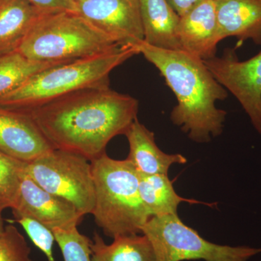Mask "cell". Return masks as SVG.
<instances>
[{
	"mask_svg": "<svg viewBox=\"0 0 261 261\" xmlns=\"http://www.w3.org/2000/svg\"><path fill=\"white\" fill-rule=\"evenodd\" d=\"M138 111L137 99L105 86L72 92L28 113L53 148L92 161L113 138L125 135Z\"/></svg>",
	"mask_w": 261,
	"mask_h": 261,
	"instance_id": "cell-1",
	"label": "cell"
},
{
	"mask_svg": "<svg viewBox=\"0 0 261 261\" xmlns=\"http://www.w3.org/2000/svg\"><path fill=\"white\" fill-rule=\"evenodd\" d=\"M134 45L159 70L176 96L177 105L171 113L173 124L198 143L221 135L226 112L216 107V102L226 99L228 92L204 61L185 51L160 49L144 40Z\"/></svg>",
	"mask_w": 261,
	"mask_h": 261,
	"instance_id": "cell-2",
	"label": "cell"
},
{
	"mask_svg": "<svg viewBox=\"0 0 261 261\" xmlns=\"http://www.w3.org/2000/svg\"><path fill=\"white\" fill-rule=\"evenodd\" d=\"M138 54L135 45L125 44L97 56L54 65L0 97V108L28 113L81 89L110 86L111 72Z\"/></svg>",
	"mask_w": 261,
	"mask_h": 261,
	"instance_id": "cell-3",
	"label": "cell"
},
{
	"mask_svg": "<svg viewBox=\"0 0 261 261\" xmlns=\"http://www.w3.org/2000/svg\"><path fill=\"white\" fill-rule=\"evenodd\" d=\"M95 187L94 221L113 239L142 233L150 216L141 199L140 174L127 160L111 159L105 152L90 161Z\"/></svg>",
	"mask_w": 261,
	"mask_h": 261,
	"instance_id": "cell-4",
	"label": "cell"
},
{
	"mask_svg": "<svg viewBox=\"0 0 261 261\" xmlns=\"http://www.w3.org/2000/svg\"><path fill=\"white\" fill-rule=\"evenodd\" d=\"M73 11L49 12L37 20L18 51L33 61H73L119 47Z\"/></svg>",
	"mask_w": 261,
	"mask_h": 261,
	"instance_id": "cell-5",
	"label": "cell"
},
{
	"mask_svg": "<svg viewBox=\"0 0 261 261\" xmlns=\"http://www.w3.org/2000/svg\"><path fill=\"white\" fill-rule=\"evenodd\" d=\"M142 232L152 243L157 261H247L261 248L211 243L182 222L178 214L152 216Z\"/></svg>",
	"mask_w": 261,
	"mask_h": 261,
	"instance_id": "cell-6",
	"label": "cell"
},
{
	"mask_svg": "<svg viewBox=\"0 0 261 261\" xmlns=\"http://www.w3.org/2000/svg\"><path fill=\"white\" fill-rule=\"evenodd\" d=\"M24 171L46 191L71 203L82 216L93 214L95 187L92 166L84 156L54 149L25 163Z\"/></svg>",
	"mask_w": 261,
	"mask_h": 261,
	"instance_id": "cell-7",
	"label": "cell"
},
{
	"mask_svg": "<svg viewBox=\"0 0 261 261\" xmlns=\"http://www.w3.org/2000/svg\"><path fill=\"white\" fill-rule=\"evenodd\" d=\"M215 79L233 94L261 135V51L247 61L238 59L233 49L204 61Z\"/></svg>",
	"mask_w": 261,
	"mask_h": 261,
	"instance_id": "cell-8",
	"label": "cell"
},
{
	"mask_svg": "<svg viewBox=\"0 0 261 261\" xmlns=\"http://www.w3.org/2000/svg\"><path fill=\"white\" fill-rule=\"evenodd\" d=\"M75 13L119 45L144 40L140 0H84Z\"/></svg>",
	"mask_w": 261,
	"mask_h": 261,
	"instance_id": "cell-9",
	"label": "cell"
},
{
	"mask_svg": "<svg viewBox=\"0 0 261 261\" xmlns=\"http://www.w3.org/2000/svg\"><path fill=\"white\" fill-rule=\"evenodd\" d=\"M12 211L30 216L51 230L77 226L84 217L69 202L38 185L25 171L18 200Z\"/></svg>",
	"mask_w": 261,
	"mask_h": 261,
	"instance_id": "cell-10",
	"label": "cell"
},
{
	"mask_svg": "<svg viewBox=\"0 0 261 261\" xmlns=\"http://www.w3.org/2000/svg\"><path fill=\"white\" fill-rule=\"evenodd\" d=\"M54 149L29 113L0 108V151L24 163Z\"/></svg>",
	"mask_w": 261,
	"mask_h": 261,
	"instance_id": "cell-11",
	"label": "cell"
},
{
	"mask_svg": "<svg viewBox=\"0 0 261 261\" xmlns=\"http://www.w3.org/2000/svg\"><path fill=\"white\" fill-rule=\"evenodd\" d=\"M177 37L182 50L203 61L215 58L220 42L215 0H202L181 15Z\"/></svg>",
	"mask_w": 261,
	"mask_h": 261,
	"instance_id": "cell-12",
	"label": "cell"
},
{
	"mask_svg": "<svg viewBox=\"0 0 261 261\" xmlns=\"http://www.w3.org/2000/svg\"><path fill=\"white\" fill-rule=\"evenodd\" d=\"M129 153L127 161L142 176L168 175L173 164H186L187 160L181 154H167L158 147L153 132L135 120L125 133Z\"/></svg>",
	"mask_w": 261,
	"mask_h": 261,
	"instance_id": "cell-13",
	"label": "cell"
},
{
	"mask_svg": "<svg viewBox=\"0 0 261 261\" xmlns=\"http://www.w3.org/2000/svg\"><path fill=\"white\" fill-rule=\"evenodd\" d=\"M220 42L235 37L261 46V0H215Z\"/></svg>",
	"mask_w": 261,
	"mask_h": 261,
	"instance_id": "cell-14",
	"label": "cell"
},
{
	"mask_svg": "<svg viewBox=\"0 0 261 261\" xmlns=\"http://www.w3.org/2000/svg\"><path fill=\"white\" fill-rule=\"evenodd\" d=\"M144 42L160 49L182 50L177 37L180 16L167 0H140Z\"/></svg>",
	"mask_w": 261,
	"mask_h": 261,
	"instance_id": "cell-15",
	"label": "cell"
},
{
	"mask_svg": "<svg viewBox=\"0 0 261 261\" xmlns=\"http://www.w3.org/2000/svg\"><path fill=\"white\" fill-rule=\"evenodd\" d=\"M47 13L28 0H0V56L18 51L34 24Z\"/></svg>",
	"mask_w": 261,
	"mask_h": 261,
	"instance_id": "cell-16",
	"label": "cell"
},
{
	"mask_svg": "<svg viewBox=\"0 0 261 261\" xmlns=\"http://www.w3.org/2000/svg\"><path fill=\"white\" fill-rule=\"evenodd\" d=\"M92 261H157L152 243L146 235H125L108 245L99 233L91 243Z\"/></svg>",
	"mask_w": 261,
	"mask_h": 261,
	"instance_id": "cell-17",
	"label": "cell"
},
{
	"mask_svg": "<svg viewBox=\"0 0 261 261\" xmlns=\"http://www.w3.org/2000/svg\"><path fill=\"white\" fill-rule=\"evenodd\" d=\"M139 191L150 217L177 214L178 205L182 202L211 206L197 200L180 197L175 191L173 181L169 179L168 175H140Z\"/></svg>",
	"mask_w": 261,
	"mask_h": 261,
	"instance_id": "cell-18",
	"label": "cell"
},
{
	"mask_svg": "<svg viewBox=\"0 0 261 261\" xmlns=\"http://www.w3.org/2000/svg\"><path fill=\"white\" fill-rule=\"evenodd\" d=\"M63 63L66 62L31 61L18 51L0 56V97L14 91L38 72Z\"/></svg>",
	"mask_w": 261,
	"mask_h": 261,
	"instance_id": "cell-19",
	"label": "cell"
},
{
	"mask_svg": "<svg viewBox=\"0 0 261 261\" xmlns=\"http://www.w3.org/2000/svg\"><path fill=\"white\" fill-rule=\"evenodd\" d=\"M25 163L0 151V211L16 205Z\"/></svg>",
	"mask_w": 261,
	"mask_h": 261,
	"instance_id": "cell-20",
	"label": "cell"
},
{
	"mask_svg": "<svg viewBox=\"0 0 261 261\" xmlns=\"http://www.w3.org/2000/svg\"><path fill=\"white\" fill-rule=\"evenodd\" d=\"M64 261H92V240L79 231L77 226L51 230Z\"/></svg>",
	"mask_w": 261,
	"mask_h": 261,
	"instance_id": "cell-21",
	"label": "cell"
},
{
	"mask_svg": "<svg viewBox=\"0 0 261 261\" xmlns=\"http://www.w3.org/2000/svg\"><path fill=\"white\" fill-rule=\"evenodd\" d=\"M15 222L18 223L34 244L47 257L48 261H56L53 255V246L56 238L50 228L30 216L13 211Z\"/></svg>",
	"mask_w": 261,
	"mask_h": 261,
	"instance_id": "cell-22",
	"label": "cell"
},
{
	"mask_svg": "<svg viewBox=\"0 0 261 261\" xmlns=\"http://www.w3.org/2000/svg\"><path fill=\"white\" fill-rule=\"evenodd\" d=\"M30 255V247L18 228L5 226L0 234V261H32Z\"/></svg>",
	"mask_w": 261,
	"mask_h": 261,
	"instance_id": "cell-23",
	"label": "cell"
},
{
	"mask_svg": "<svg viewBox=\"0 0 261 261\" xmlns=\"http://www.w3.org/2000/svg\"><path fill=\"white\" fill-rule=\"evenodd\" d=\"M33 5L45 11H73L76 10L75 0H28Z\"/></svg>",
	"mask_w": 261,
	"mask_h": 261,
	"instance_id": "cell-24",
	"label": "cell"
},
{
	"mask_svg": "<svg viewBox=\"0 0 261 261\" xmlns=\"http://www.w3.org/2000/svg\"><path fill=\"white\" fill-rule=\"evenodd\" d=\"M179 16L186 13L202 0H167Z\"/></svg>",
	"mask_w": 261,
	"mask_h": 261,
	"instance_id": "cell-25",
	"label": "cell"
},
{
	"mask_svg": "<svg viewBox=\"0 0 261 261\" xmlns=\"http://www.w3.org/2000/svg\"><path fill=\"white\" fill-rule=\"evenodd\" d=\"M2 212H3V211H0V234L4 231L5 226L3 217H2Z\"/></svg>",
	"mask_w": 261,
	"mask_h": 261,
	"instance_id": "cell-26",
	"label": "cell"
},
{
	"mask_svg": "<svg viewBox=\"0 0 261 261\" xmlns=\"http://www.w3.org/2000/svg\"><path fill=\"white\" fill-rule=\"evenodd\" d=\"M75 2L84 1V0H75Z\"/></svg>",
	"mask_w": 261,
	"mask_h": 261,
	"instance_id": "cell-27",
	"label": "cell"
}]
</instances>
